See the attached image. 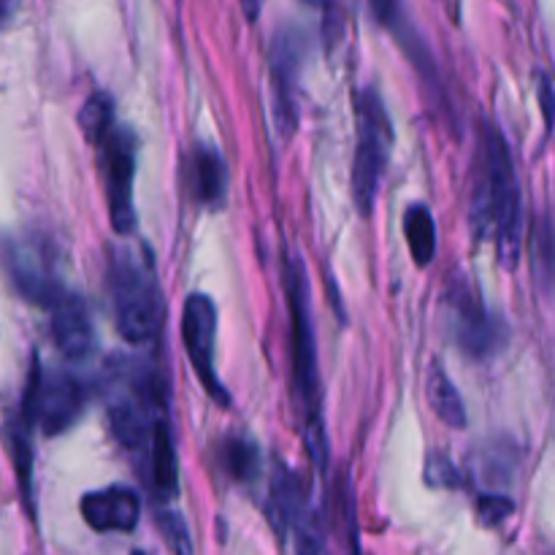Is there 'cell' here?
Instances as JSON below:
<instances>
[{"label":"cell","instance_id":"52a82bcc","mask_svg":"<svg viewBox=\"0 0 555 555\" xmlns=\"http://www.w3.org/2000/svg\"><path fill=\"white\" fill-rule=\"evenodd\" d=\"M135 152H139V141H135L133 130L125 128V125H114L112 133L98 144V163H101L108 217H112V228L119 236H130L135 231Z\"/></svg>","mask_w":555,"mask_h":555},{"label":"cell","instance_id":"ac0fdd59","mask_svg":"<svg viewBox=\"0 0 555 555\" xmlns=\"http://www.w3.org/2000/svg\"><path fill=\"white\" fill-rule=\"evenodd\" d=\"M404 236L415 266L426 269L437 258V222L426 204H412L404 211Z\"/></svg>","mask_w":555,"mask_h":555},{"label":"cell","instance_id":"8992f818","mask_svg":"<svg viewBox=\"0 0 555 555\" xmlns=\"http://www.w3.org/2000/svg\"><path fill=\"white\" fill-rule=\"evenodd\" d=\"M87 406V388L68 369H43L33 363L22 401V423L41 428L47 437H60L79 423Z\"/></svg>","mask_w":555,"mask_h":555},{"label":"cell","instance_id":"7c38bea8","mask_svg":"<svg viewBox=\"0 0 555 555\" xmlns=\"http://www.w3.org/2000/svg\"><path fill=\"white\" fill-rule=\"evenodd\" d=\"M49 314H52V339L65 361H87L95 352V325H92L85 298L79 293L65 291L49 307Z\"/></svg>","mask_w":555,"mask_h":555},{"label":"cell","instance_id":"5b68a950","mask_svg":"<svg viewBox=\"0 0 555 555\" xmlns=\"http://www.w3.org/2000/svg\"><path fill=\"white\" fill-rule=\"evenodd\" d=\"M356 122L358 141L356 157H352V201H356L361 217H369L377 204L379 184H383L390 150H393L390 114L379 92L372 87H363L356 95Z\"/></svg>","mask_w":555,"mask_h":555},{"label":"cell","instance_id":"4316f807","mask_svg":"<svg viewBox=\"0 0 555 555\" xmlns=\"http://www.w3.org/2000/svg\"><path fill=\"white\" fill-rule=\"evenodd\" d=\"M540 103H542V114H545V125L547 130H553L555 125V92L553 85L547 76H540Z\"/></svg>","mask_w":555,"mask_h":555},{"label":"cell","instance_id":"9c48e42d","mask_svg":"<svg viewBox=\"0 0 555 555\" xmlns=\"http://www.w3.org/2000/svg\"><path fill=\"white\" fill-rule=\"evenodd\" d=\"M182 341L195 377L204 385L209 399L220 406L231 404L225 385L217 377L215 341H217V304L206 293H193L182 307Z\"/></svg>","mask_w":555,"mask_h":555},{"label":"cell","instance_id":"83f0119b","mask_svg":"<svg viewBox=\"0 0 555 555\" xmlns=\"http://www.w3.org/2000/svg\"><path fill=\"white\" fill-rule=\"evenodd\" d=\"M242 11L249 22H255L263 11V0H242Z\"/></svg>","mask_w":555,"mask_h":555},{"label":"cell","instance_id":"7a4b0ae2","mask_svg":"<svg viewBox=\"0 0 555 555\" xmlns=\"http://www.w3.org/2000/svg\"><path fill=\"white\" fill-rule=\"evenodd\" d=\"M287 298H291V328H293V369H296V388L304 410V444L309 459L320 472L328 469V437H325L323 410H320V372L318 345H314L312 307H309V276L304 260H287Z\"/></svg>","mask_w":555,"mask_h":555},{"label":"cell","instance_id":"ffe728a7","mask_svg":"<svg viewBox=\"0 0 555 555\" xmlns=\"http://www.w3.org/2000/svg\"><path fill=\"white\" fill-rule=\"evenodd\" d=\"M114 98L108 92H92L79 112V130L92 146L101 144L114 130Z\"/></svg>","mask_w":555,"mask_h":555},{"label":"cell","instance_id":"5bb4252c","mask_svg":"<svg viewBox=\"0 0 555 555\" xmlns=\"http://www.w3.org/2000/svg\"><path fill=\"white\" fill-rule=\"evenodd\" d=\"M144 486L152 493L155 502H173L179 493V459L173 448L171 428L168 421L160 423L152 437V442L144 448Z\"/></svg>","mask_w":555,"mask_h":555},{"label":"cell","instance_id":"3957f363","mask_svg":"<svg viewBox=\"0 0 555 555\" xmlns=\"http://www.w3.org/2000/svg\"><path fill=\"white\" fill-rule=\"evenodd\" d=\"M166 385L152 366L125 361L108 383V426L125 450H144L166 423Z\"/></svg>","mask_w":555,"mask_h":555},{"label":"cell","instance_id":"f546056e","mask_svg":"<svg viewBox=\"0 0 555 555\" xmlns=\"http://www.w3.org/2000/svg\"><path fill=\"white\" fill-rule=\"evenodd\" d=\"M133 555H150V553H141V551H135Z\"/></svg>","mask_w":555,"mask_h":555},{"label":"cell","instance_id":"44dd1931","mask_svg":"<svg viewBox=\"0 0 555 555\" xmlns=\"http://www.w3.org/2000/svg\"><path fill=\"white\" fill-rule=\"evenodd\" d=\"M222 466L236 482H249L260 475L258 444L244 437H231L222 444Z\"/></svg>","mask_w":555,"mask_h":555},{"label":"cell","instance_id":"cb8c5ba5","mask_svg":"<svg viewBox=\"0 0 555 555\" xmlns=\"http://www.w3.org/2000/svg\"><path fill=\"white\" fill-rule=\"evenodd\" d=\"M155 524L173 555H193V540H190V529L182 515L173 509H157Z\"/></svg>","mask_w":555,"mask_h":555},{"label":"cell","instance_id":"d6986e66","mask_svg":"<svg viewBox=\"0 0 555 555\" xmlns=\"http://www.w3.org/2000/svg\"><path fill=\"white\" fill-rule=\"evenodd\" d=\"M369 9H372L374 20H377L379 25L388 27L390 33H396V36L401 38V43L406 47V54H412V60H415L417 68L434 70V65L428 63L426 47H423L421 38L412 33L410 20L404 16V3H401V0H369Z\"/></svg>","mask_w":555,"mask_h":555},{"label":"cell","instance_id":"4fadbf2b","mask_svg":"<svg viewBox=\"0 0 555 555\" xmlns=\"http://www.w3.org/2000/svg\"><path fill=\"white\" fill-rule=\"evenodd\" d=\"M81 518L98 534H128L139 526L141 499L128 486H106L81 496Z\"/></svg>","mask_w":555,"mask_h":555},{"label":"cell","instance_id":"277c9868","mask_svg":"<svg viewBox=\"0 0 555 555\" xmlns=\"http://www.w3.org/2000/svg\"><path fill=\"white\" fill-rule=\"evenodd\" d=\"M114 323L128 345H150L160 328V287L155 266L144 253L130 247L114 249L108 266Z\"/></svg>","mask_w":555,"mask_h":555},{"label":"cell","instance_id":"e0dca14e","mask_svg":"<svg viewBox=\"0 0 555 555\" xmlns=\"http://www.w3.org/2000/svg\"><path fill=\"white\" fill-rule=\"evenodd\" d=\"M426 396L428 404H431L434 415L444 423V426L455 428H466V406L464 399H461L459 388H455L453 379L448 377V372L442 369V363H431L426 377Z\"/></svg>","mask_w":555,"mask_h":555},{"label":"cell","instance_id":"484cf974","mask_svg":"<svg viewBox=\"0 0 555 555\" xmlns=\"http://www.w3.org/2000/svg\"><path fill=\"white\" fill-rule=\"evenodd\" d=\"M515 504L507 496H496V493H488L480 499V515L488 526H496L502 520H507L513 515Z\"/></svg>","mask_w":555,"mask_h":555},{"label":"cell","instance_id":"2e32d148","mask_svg":"<svg viewBox=\"0 0 555 555\" xmlns=\"http://www.w3.org/2000/svg\"><path fill=\"white\" fill-rule=\"evenodd\" d=\"M269 513L280 531L296 529V526L301 524L304 515L309 513L307 499H304L301 480H298L296 472H293L287 464H282V461H276L274 475H271Z\"/></svg>","mask_w":555,"mask_h":555},{"label":"cell","instance_id":"ba28073f","mask_svg":"<svg viewBox=\"0 0 555 555\" xmlns=\"http://www.w3.org/2000/svg\"><path fill=\"white\" fill-rule=\"evenodd\" d=\"M450 334L472 358H488L504 345V325L493 318L464 276H455L444 296Z\"/></svg>","mask_w":555,"mask_h":555},{"label":"cell","instance_id":"f1b7e54d","mask_svg":"<svg viewBox=\"0 0 555 555\" xmlns=\"http://www.w3.org/2000/svg\"><path fill=\"white\" fill-rule=\"evenodd\" d=\"M14 9H16V0H0V25H3L5 20H11Z\"/></svg>","mask_w":555,"mask_h":555},{"label":"cell","instance_id":"9a60e30c","mask_svg":"<svg viewBox=\"0 0 555 555\" xmlns=\"http://www.w3.org/2000/svg\"><path fill=\"white\" fill-rule=\"evenodd\" d=\"M190 193L195 204L217 209L228 195V166L215 144H198L190 155Z\"/></svg>","mask_w":555,"mask_h":555},{"label":"cell","instance_id":"7402d4cb","mask_svg":"<svg viewBox=\"0 0 555 555\" xmlns=\"http://www.w3.org/2000/svg\"><path fill=\"white\" fill-rule=\"evenodd\" d=\"M531 263H534V276L542 287H551L555 282V231L547 217L534 222L531 233Z\"/></svg>","mask_w":555,"mask_h":555},{"label":"cell","instance_id":"8fae6325","mask_svg":"<svg viewBox=\"0 0 555 555\" xmlns=\"http://www.w3.org/2000/svg\"><path fill=\"white\" fill-rule=\"evenodd\" d=\"M9 269L16 291L38 307L49 309L65 293L54 271L52 255L41 242L14 244L9 255Z\"/></svg>","mask_w":555,"mask_h":555},{"label":"cell","instance_id":"30bf717a","mask_svg":"<svg viewBox=\"0 0 555 555\" xmlns=\"http://www.w3.org/2000/svg\"><path fill=\"white\" fill-rule=\"evenodd\" d=\"M304 60V36L296 27H285L274 36L269 54L271 70V95H274V119L276 130L285 139L296 133L298 125V79H301Z\"/></svg>","mask_w":555,"mask_h":555},{"label":"cell","instance_id":"d4e9b609","mask_svg":"<svg viewBox=\"0 0 555 555\" xmlns=\"http://www.w3.org/2000/svg\"><path fill=\"white\" fill-rule=\"evenodd\" d=\"M423 475H426V486L431 488H444V491H450V488L461 486L459 469H455L453 461L442 453L426 455V469H423Z\"/></svg>","mask_w":555,"mask_h":555},{"label":"cell","instance_id":"603a6c76","mask_svg":"<svg viewBox=\"0 0 555 555\" xmlns=\"http://www.w3.org/2000/svg\"><path fill=\"white\" fill-rule=\"evenodd\" d=\"M27 431H30V428H27L25 423L11 428V455H14L16 480H20L22 493H25L27 509L33 513V448L30 439H27Z\"/></svg>","mask_w":555,"mask_h":555},{"label":"cell","instance_id":"6da1fadb","mask_svg":"<svg viewBox=\"0 0 555 555\" xmlns=\"http://www.w3.org/2000/svg\"><path fill=\"white\" fill-rule=\"evenodd\" d=\"M472 222L480 236L491 228L499 260L504 269L513 271L524 247V201L509 144L496 125L486 128V177L475 195Z\"/></svg>","mask_w":555,"mask_h":555}]
</instances>
